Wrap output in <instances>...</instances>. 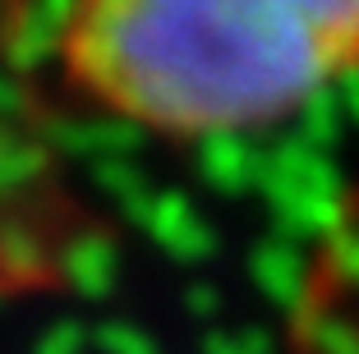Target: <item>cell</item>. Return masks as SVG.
I'll return each instance as SVG.
<instances>
[{"label":"cell","mask_w":359,"mask_h":354,"mask_svg":"<svg viewBox=\"0 0 359 354\" xmlns=\"http://www.w3.org/2000/svg\"><path fill=\"white\" fill-rule=\"evenodd\" d=\"M93 111L180 143L276 129L359 79V5L106 0L46 32Z\"/></svg>","instance_id":"obj_1"}]
</instances>
